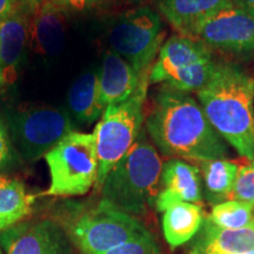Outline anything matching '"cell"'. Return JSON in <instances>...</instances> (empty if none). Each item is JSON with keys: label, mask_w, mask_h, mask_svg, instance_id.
<instances>
[{"label": "cell", "mask_w": 254, "mask_h": 254, "mask_svg": "<svg viewBox=\"0 0 254 254\" xmlns=\"http://www.w3.org/2000/svg\"><path fill=\"white\" fill-rule=\"evenodd\" d=\"M146 132L161 153L173 159L199 164L228 155L226 141L202 107L186 92L165 85L155 94L146 118Z\"/></svg>", "instance_id": "1"}, {"label": "cell", "mask_w": 254, "mask_h": 254, "mask_svg": "<svg viewBox=\"0 0 254 254\" xmlns=\"http://www.w3.org/2000/svg\"><path fill=\"white\" fill-rule=\"evenodd\" d=\"M196 95L218 134L241 157L254 160V77L238 66L217 64Z\"/></svg>", "instance_id": "2"}, {"label": "cell", "mask_w": 254, "mask_h": 254, "mask_svg": "<svg viewBox=\"0 0 254 254\" xmlns=\"http://www.w3.org/2000/svg\"><path fill=\"white\" fill-rule=\"evenodd\" d=\"M163 160L142 128L122 160L110 171L100 186L101 196L126 213H147L161 190Z\"/></svg>", "instance_id": "3"}, {"label": "cell", "mask_w": 254, "mask_h": 254, "mask_svg": "<svg viewBox=\"0 0 254 254\" xmlns=\"http://www.w3.org/2000/svg\"><path fill=\"white\" fill-rule=\"evenodd\" d=\"M59 225L81 254H100L151 234L140 219L101 199L90 207L66 212Z\"/></svg>", "instance_id": "4"}, {"label": "cell", "mask_w": 254, "mask_h": 254, "mask_svg": "<svg viewBox=\"0 0 254 254\" xmlns=\"http://www.w3.org/2000/svg\"><path fill=\"white\" fill-rule=\"evenodd\" d=\"M150 84V74L145 75L140 86L131 98L105 109L100 122L95 125L98 179L95 186L103 185L105 178L129 151L142 129L144 105Z\"/></svg>", "instance_id": "5"}, {"label": "cell", "mask_w": 254, "mask_h": 254, "mask_svg": "<svg viewBox=\"0 0 254 254\" xmlns=\"http://www.w3.org/2000/svg\"><path fill=\"white\" fill-rule=\"evenodd\" d=\"M44 158L51 178L45 195H85L97 183L99 160L94 133L73 131Z\"/></svg>", "instance_id": "6"}, {"label": "cell", "mask_w": 254, "mask_h": 254, "mask_svg": "<svg viewBox=\"0 0 254 254\" xmlns=\"http://www.w3.org/2000/svg\"><path fill=\"white\" fill-rule=\"evenodd\" d=\"M6 124L15 152L28 163L45 157L74 131L67 110L46 104L23 105L8 114Z\"/></svg>", "instance_id": "7"}, {"label": "cell", "mask_w": 254, "mask_h": 254, "mask_svg": "<svg viewBox=\"0 0 254 254\" xmlns=\"http://www.w3.org/2000/svg\"><path fill=\"white\" fill-rule=\"evenodd\" d=\"M217 63L211 49L202 41L186 36H173L161 45L151 67L150 82L176 90L198 92L209 81Z\"/></svg>", "instance_id": "8"}, {"label": "cell", "mask_w": 254, "mask_h": 254, "mask_svg": "<svg viewBox=\"0 0 254 254\" xmlns=\"http://www.w3.org/2000/svg\"><path fill=\"white\" fill-rule=\"evenodd\" d=\"M107 38L112 52L145 74L151 72L152 63L163 45V23L153 9L139 6L114 19Z\"/></svg>", "instance_id": "9"}, {"label": "cell", "mask_w": 254, "mask_h": 254, "mask_svg": "<svg viewBox=\"0 0 254 254\" xmlns=\"http://www.w3.org/2000/svg\"><path fill=\"white\" fill-rule=\"evenodd\" d=\"M190 37L209 49L251 52L254 51V15L238 6H228L200 21Z\"/></svg>", "instance_id": "10"}, {"label": "cell", "mask_w": 254, "mask_h": 254, "mask_svg": "<svg viewBox=\"0 0 254 254\" xmlns=\"http://www.w3.org/2000/svg\"><path fill=\"white\" fill-rule=\"evenodd\" d=\"M5 254H73V245L59 222L24 220L0 233Z\"/></svg>", "instance_id": "11"}, {"label": "cell", "mask_w": 254, "mask_h": 254, "mask_svg": "<svg viewBox=\"0 0 254 254\" xmlns=\"http://www.w3.org/2000/svg\"><path fill=\"white\" fill-rule=\"evenodd\" d=\"M161 189L155 207L158 212L178 202L202 205L201 174L194 165L180 159H171L163 165Z\"/></svg>", "instance_id": "12"}, {"label": "cell", "mask_w": 254, "mask_h": 254, "mask_svg": "<svg viewBox=\"0 0 254 254\" xmlns=\"http://www.w3.org/2000/svg\"><path fill=\"white\" fill-rule=\"evenodd\" d=\"M30 46V15L15 7L0 23V63L4 86L17 81Z\"/></svg>", "instance_id": "13"}, {"label": "cell", "mask_w": 254, "mask_h": 254, "mask_svg": "<svg viewBox=\"0 0 254 254\" xmlns=\"http://www.w3.org/2000/svg\"><path fill=\"white\" fill-rule=\"evenodd\" d=\"M66 13L52 0H45L31 14L30 46L34 52L47 58L62 53L67 30Z\"/></svg>", "instance_id": "14"}, {"label": "cell", "mask_w": 254, "mask_h": 254, "mask_svg": "<svg viewBox=\"0 0 254 254\" xmlns=\"http://www.w3.org/2000/svg\"><path fill=\"white\" fill-rule=\"evenodd\" d=\"M147 74L150 73L140 74L125 59L111 50L107 51L98 71L101 105L106 109L131 98Z\"/></svg>", "instance_id": "15"}, {"label": "cell", "mask_w": 254, "mask_h": 254, "mask_svg": "<svg viewBox=\"0 0 254 254\" xmlns=\"http://www.w3.org/2000/svg\"><path fill=\"white\" fill-rule=\"evenodd\" d=\"M201 227L202 232L190 254H245L254 250V224L230 230L215 226L206 217Z\"/></svg>", "instance_id": "16"}, {"label": "cell", "mask_w": 254, "mask_h": 254, "mask_svg": "<svg viewBox=\"0 0 254 254\" xmlns=\"http://www.w3.org/2000/svg\"><path fill=\"white\" fill-rule=\"evenodd\" d=\"M232 5V0H159L158 7L180 36L190 37L200 21Z\"/></svg>", "instance_id": "17"}, {"label": "cell", "mask_w": 254, "mask_h": 254, "mask_svg": "<svg viewBox=\"0 0 254 254\" xmlns=\"http://www.w3.org/2000/svg\"><path fill=\"white\" fill-rule=\"evenodd\" d=\"M67 107L72 120L78 125H91L101 118L105 107L100 103L97 69L82 73L75 79L68 90Z\"/></svg>", "instance_id": "18"}, {"label": "cell", "mask_w": 254, "mask_h": 254, "mask_svg": "<svg viewBox=\"0 0 254 254\" xmlns=\"http://www.w3.org/2000/svg\"><path fill=\"white\" fill-rule=\"evenodd\" d=\"M202 205L178 202L164 211L163 231L165 239L172 249L189 243L198 233L205 221Z\"/></svg>", "instance_id": "19"}, {"label": "cell", "mask_w": 254, "mask_h": 254, "mask_svg": "<svg viewBox=\"0 0 254 254\" xmlns=\"http://www.w3.org/2000/svg\"><path fill=\"white\" fill-rule=\"evenodd\" d=\"M33 200L20 180L0 174V233L24 221L31 214Z\"/></svg>", "instance_id": "20"}, {"label": "cell", "mask_w": 254, "mask_h": 254, "mask_svg": "<svg viewBox=\"0 0 254 254\" xmlns=\"http://www.w3.org/2000/svg\"><path fill=\"white\" fill-rule=\"evenodd\" d=\"M199 166L208 202L217 205L230 200L239 172V163L218 159L202 161Z\"/></svg>", "instance_id": "21"}, {"label": "cell", "mask_w": 254, "mask_h": 254, "mask_svg": "<svg viewBox=\"0 0 254 254\" xmlns=\"http://www.w3.org/2000/svg\"><path fill=\"white\" fill-rule=\"evenodd\" d=\"M207 218L218 227L239 230L254 224V205L240 200H227L214 205Z\"/></svg>", "instance_id": "22"}, {"label": "cell", "mask_w": 254, "mask_h": 254, "mask_svg": "<svg viewBox=\"0 0 254 254\" xmlns=\"http://www.w3.org/2000/svg\"><path fill=\"white\" fill-rule=\"evenodd\" d=\"M230 200H240L254 205V160L243 158L239 163V172Z\"/></svg>", "instance_id": "23"}, {"label": "cell", "mask_w": 254, "mask_h": 254, "mask_svg": "<svg viewBox=\"0 0 254 254\" xmlns=\"http://www.w3.org/2000/svg\"><path fill=\"white\" fill-rule=\"evenodd\" d=\"M100 254H164L152 234L127 241Z\"/></svg>", "instance_id": "24"}, {"label": "cell", "mask_w": 254, "mask_h": 254, "mask_svg": "<svg viewBox=\"0 0 254 254\" xmlns=\"http://www.w3.org/2000/svg\"><path fill=\"white\" fill-rule=\"evenodd\" d=\"M17 152H15L6 124L0 118V173L13 166Z\"/></svg>", "instance_id": "25"}, {"label": "cell", "mask_w": 254, "mask_h": 254, "mask_svg": "<svg viewBox=\"0 0 254 254\" xmlns=\"http://www.w3.org/2000/svg\"><path fill=\"white\" fill-rule=\"evenodd\" d=\"M66 12H85L94 8L101 0H52Z\"/></svg>", "instance_id": "26"}, {"label": "cell", "mask_w": 254, "mask_h": 254, "mask_svg": "<svg viewBox=\"0 0 254 254\" xmlns=\"http://www.w3.org/2000/svg\"><path fill=\"white\" fill-rule=\"evenodd\" d=\"M45 0H15V4L19 9L26 13L27 15L33 14V12L39 7L41 2H44Z\"/></svg>", "instance_id": "27"}, {"label": "cell", "mask_w": 254, "mask_h": 254, "mask_svg": "<svg viewBox=\"0 0 254 254\" xmlns=\"http://www.w3.org/2000/svg\"><path fill=\"white\" fill-rule=\"evenodd\" d=\"M17 7L15 0H0V23Z\"/></svg>", "instance_id": "28"}, {"label": "cell", "mask_w": 254, "mask_h": 254, "mask_svg": "<svg viewBox=\"0 0 254 254\" xmlns=\"http://www.w3.org/2000/svg\"><path fill=\"white\" fill-rule=\"evenodd\" d=\"M232 2L234 6L245 9L254 15V0H232Z\"/></svg>", "instance_id": "29"}, {"label": "cell", "mask_w": 254, "mask_h": 254, "mask_svg": "<svg viewBox=\"0 0 254 254\" xmlns=\"http://www.w3.org/2000/svg\"><path fill=\"white\" fill-rule=\"evenodd\" d=\"M103 1H110V2H119V4H131V5H138L144 2L145 0H101Z\"/></svg>", "instance_id": "30"}, {"label": "cell", "mask_w": 254, "mask_h": 254, "mask_svg": "<svg viewBox=\"0 0 254 254\" xmlns=\"http://www.w3.org/2000/svg\"><path fill=\"white\" fill-rule=\"evenodd\" d=\"M4 87V82H2V75H1V63H0V88Z\"/></svg>", "instance_id": "31"}, {"label": "cell", "mask_w": 254, "mask_h": 254, "mask_svg": "<svg viewBox=\"0 0 254 254\" xmlns=\"http://www.w3.org/2000/svg\"><path fill=\"white\" fill-rule=\"evenodd\" d=\"M245 254H254V250H251V251H249V252L245 253Z\"/></svg>", "instance_id": "32"}, {"label": "cell", "mask_w": 254, "mask_h": 254, "mask_svg": "<svg viewBox=\"0 0 254 254\" xmlns=\"http://www.w3.org/2000/svg\"><path fill=\"white\" fill-rule=\"evenodd\" d=\"M0 254H5V253H4V251L1 250V247H0Z\"/></svg>", "instance_id": "33"}]
</instances>
